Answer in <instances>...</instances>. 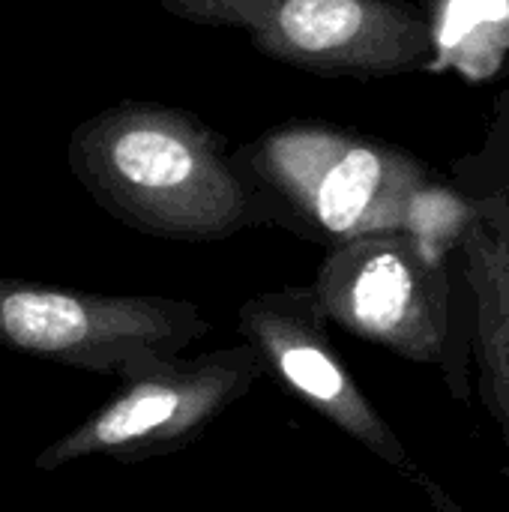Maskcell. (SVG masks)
Listing matches in <instances>:
<instances>
[{
	"label": "cell",
	"mask_w": 509,
	"mask_h": 512,
	"mask_svg": "<svg viewBox=\"0 0 509 512\" xmlns=\"http://www.w3.org/2000/svg\"><path fill=\"white\" fill-rule=\"evenodd\" d=\"M66 159L108 216L150 237L207 243L270 222L225 138L183 108L117 102L72 129Z\"/></svg>",
	"instance_id": "cell-1"
},
{
	"label": "cell",
	"mask_w": 509,
	"mask_h": 512,
	"mask_svg": "<svg viewBox=\"0 0 509 512\" xmlns=\"http://www.w3.org/2000/svg\"><path fill=\"white\" fill-rule=\"evenodd\" d=\"M234 162L258 189L270 222L285 216V225L330 246L405 231L417 195L432 183L408 153L306 120L261 132Z\"/></svg>",
	"instance_id": "cell-2"
},
{
	"label": "cell",
	"mask_w": 509,
	"mask_h": 512,
	"mask_svg": "<svg viewBox=\"0 0 509 512\" xmlns=\"http://www.w3.org/2000/svg\"><path fill=\"white\" fill-rule=\"evenodd\" d=\"M210 333L189 300L96 294L0 276V348L81 372L132 378Z\"/></svg>",
	"instance_id": "cell-3"
},
{
	"label": "cell",
	"mask_w": 509,
	"mask_h": 512,
	"mask_svg": "<svg viewBox=\"0 0 509 512\" xmlns=\"http://www.w3.org/2000/svg\"><path fill=\"white\" fill-rule=\"evenodd\" d=\"M168 15L240 30L261 54L315 75L381 78L432 63V24L408 0H156Z\"/></svg>",
	"instance_id": "cell-4"
},
{
	"label": "cell",
	"mask_w": 509,
	"mask_h": 512,
	"mask_svg": "<svg viewBox=\"0 0 509 512\" xmlns=\"http://www.w3.org/2000/svg\"><path fill=\"white\" fill-rule=\"evenodd\" d=\"M267 372L243 342L198 357H168L123 378L120 390L72 432L36 456L39 471H57L87 456L141 462L192 444Z\"/></svg>",
	"instance_id": "cell-5"
},
{
	"label": "cell",
	"mask_w": 509,
	"mask_h": 512,
	"mask_svg": "<svg viewBox=\"0 0 509 512\" xmlns=\"http://www.w3.org/2000/svg\"><path fill=\"white\" fill-rule=\"evenodd\" d=\"M312 294L327 321L414 363L453 369V291L447 264L429 261L405 231L330 246Z\"/></svg>",
	"instance_id": "cell-6"
},
{
	"label": "cell",
	"mask_w": 509,
	"mask_h": 512,
	"mask_svg": "<svg viewBox=\"0 0 509 512\" xmlns=\"http://www.w3.org/2000/svg\"><path fill=\"white\" fill-rule=\"evenodd\" d=\"M327 315L321 312L312 288H282L246 300L237 312L243 339L261 354L267 372H273L294 396H300L315 414L330 420L348 438L384 459L390 468L408 474L429 489V498L441 512H459L408 459L402 441L369 405L342 357L327 336Z\"/></svg>",
	"instance_id": "cell-7"
},
{
	"label": "cell",
	"mask_w": 509,
	"mask_h": 512,
	"mask_svg": "<svg viewBox=\"0 0 509 512\" xmlns=\"http://www.w3.org/2000/svg\"><path fill=\"white\" fill-rule=\"evenodd\" d=\"M465 279L474 294V345L483 402L509 447V201H474L459 240Z\"/></svg>",
	"instance_id": "cell-8"
},
{
	"label": "cell",
	"mask_w": 509,
	"mask_h": 512,
	"mask_svg": "<svg viewBox=\"0 0 509 512\" xmlns=\"http://www.w3.org/2000/svg\"><path fill=\"white\" fill-rule=\"evenodd\" d=\"M432 24V69L453 66L465 78H489L509 51V0H441Z\"/></svg>",
	"instance_id": "cell-9"
}]
</instances>
